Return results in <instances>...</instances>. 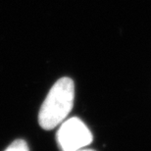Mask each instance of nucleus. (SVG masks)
<instances>
[{
    "instance_id": "1",
    "label": "nucleus",
    "mask_w": 151,
    "mask_h": 151,
    "mask_svg": "<svg viewBox=\"0 0 151 151\" xmlns=\"http://www.w3.org/2000/svg\"><path fill=\"white\" fill-rule=\"evenodd\" d=\"M75 86L70 78H62L54 83L41 105L38 114L39 126L52 129L64 121L74 104Z\"/></svg>"
},
{
    "instance_id": "2",
    "label": "nucleus",
    "mask_w": 151,
    "mask_h": 151,
    "mask_svg": "<svg viewBox=\"0 0 151 151\" xmlns=\"http://www.w3.org/2000/svg\"><path fill=\"white\" fill-rule=\"evenodd\" d=\"M91 141V132L78 118L65 121L57 132V142L61 151H78Z\"/></svg>"
},
{
    "instance_id": "3",
    "label": "nucleus",
    "mask_w": 151,
    "mask_h": 151,
    "mask_svg": "<svg viewBox=\"0 0 151 151\" xmlns=\"http://www.w3.org/2000/svg\"><path fill=\"white\" fill-rule=\"evenodd\" d=\"M4 151H29V146L24 139H16Z\"/></svg>"
},
{
    "instance_id": "4",
    "label": "nucleus",
    "mask_w": 151,
    "mask_h": 151,
    "mask_svg": "<svg viewBox=\"0 0 151 151\" xmlns=\"http://www.w3.org/2000/svg\"><path fill=\"white\" fill-rule=\"evenodd\" d=\"M78 151H94V150H91V149H80V150H78Z\"/></svg>"
}]
</instances>
